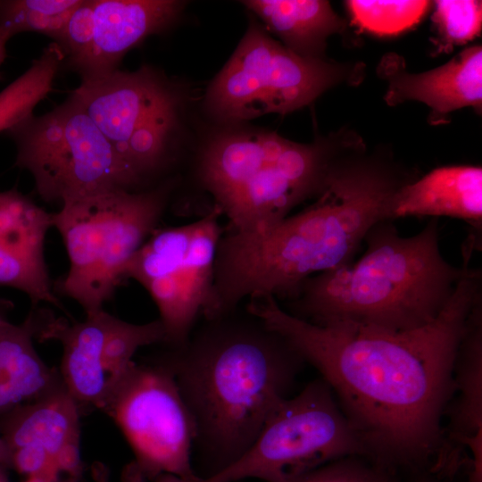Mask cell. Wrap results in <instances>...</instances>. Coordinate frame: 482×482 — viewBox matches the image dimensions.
I'll return each mask as SVG.
<instances>
[{"instance_id": "cell-23", "label": "cell", "mask_w": 482, "mask_h": 482, "mask_svg": "<svg viewBox=\"0 0 482 482\" xmlns=\"http://www.w3.org/2000/svg\"><path fill=\"white\" fill-rule=\"evenodd\" d=\"M350 16L360 29L377 35H395L415 24L430 6L428 1H346Z\"/></svg>"}, {"instance_id": "cell-17", "label": "cell", "mask_w": 482, "mask_h": 482, "mask_svg": "<svg viewBox=\"0 0 482 482\" xmlns=\"http://www.w3.org/2000/svg\"><path fill=\"white\" fill-rule=\"evenodd\" d=\"M455 400L446 409L448 424L435 471L453 477L465 463L473 441L482 437V300L473 308L453 370Z\"/></svg>"}, {"instance_id": "cell-32", "label": "cell", "mask_w": 482, "mask_h": 482, "mask_svg": "<svg viewBox=\"0 0 482 482\" xmlns=\"http://www.w3.org/2000/svg\"><path fill=\"white\" fill-rule=\"evenodd\" d=\"M25 482H49V481L39 476H31V477H28V479Z\"/></svg>"}, {"instance_id": "cell-15", "label": "cell", "mask_w": 482, "mask_h": 482, "mask_svg": "<svg viewBox=\"0 0 482 482\" xmlns=\"http://www.w3.org/2000/svg\"><path fill=\"white\" fill-rule=\"evenodd\" d=\"M378 73L387 81L385 100L389 105L418 101L430 109L429 121L441 124L463 107L481 110L482 47L470 46L448 62L421 73H411L396 54L385 55Z\"/></svg>"}, {"instance_id": "cell-26", "label": "cell", "mask_w": 482, "mask_h": 482, "mask_svg": "<svg viewBox=\"0 0 482 482\" xmlns=\"http://www.w3.org/2000/svg\"><path fill=\"white\" fill-rule=\"evenodd\" d=\"M94 27L93 0H81L70 16L60 39L56 42L64 54V61H68L69 66L75 71L91 49Z\"/></svg>"}, {"instance_id": "cell-27", "label": "cell", "mask_w": 482, "mask_h": 482, "mask_svg": "<svg viewBox=\"0 0 482 482\" xmlns=\"http://www.w3.org/2000/svg\"><path fill=\"white\" fill-rule=\"evenodd\" d=\"M93 482H111L108 468L100 462H95L92 466Z\"/></svg>"}, {"instance_id": "cell-13", "label": "cell", "mask_w": 482, "mask_h": 482, "mask_svg": "<svg viewBox=\"0 0 482 482\" xmlns=\"http://www.w3.org/2000/svg\"><path fill=\"white\" fill-rule=\"evenodd\" d=\"M81 412L65 386L0 417V436L11 455V469L56 482L60 472L77 482Z\"/></svg>"}, {"instance_id": "cell-9", "label": "cell", "mask_w": 482, "mask_h": 482, "mask_svg": "<svg viewBox=\"0 0 482 482\" xmlns=\"http://www.w3.org/2000/svg\"><path fill=\"white\" fill-rule=\"evenodd\" d=\"M142 186L170 163L181 96L149 66L82 78L71 94Z\"/></svg>"}, {"instance_id": "cell-30", "label": "cell", "mask_w": 482, "mask_h": 482, "mask_svg": "<svg viewBox=\"0 0 482 482\" xmlns=\"http://www.w3.org/2000/svg\"><path fill=\"white\" fill-rule=\"evenodd\" d=\"M0 464L7 469H11V455L0 436Z\"/></svg>"}, {"instance_id": "cell-20", "label": "cell", "mask_w": 482, "mask_h": 482, "mask_svg": "<svg viewBox=\"0 0 482 482\" xmlns=\"http://www.w3.org/2000/svg\"><path fill=\"white\" fill-rule=\"evenodd\" d=\"M243 4L293 53L323 59L327 39L345 28V21L322 0H249Z\"/></svg>"}, {"instance_id": "cell-22", "label": "cell", "mask_w": 482, "mask_h": 482, "mask_svg": "<svg viewBox=\"0 0 482 482\" xmlns=\"http://www.w3.org/2000/svg\"><path fill=\"white\" fill-rule=\"evenodd\" d=\"M81 0H11L0 2V26L13 37L37 32L58 42Z\"/></svg>"}, {"instance_id": "cell-10", "label": "cell", "mask_w": 482, "mask_h": 482, "mask_svg": "<svg viewBox=\"0 0 482 482\" xmlns=\"http://www.w3.org/2000/svg\"><path fill=\"white\" fill-rule=\"evenodd\" d=\"M101 411L115 421L134 453L122 482H154L162 475L198 478L192 462L194 422L165 367L134 362Z\"/></svg>"}, {"instance_id": "cell-14", "label": "cell", "mask_w": 482, "mask_h": 482, "mask_svg": "<svg viewBox=\"0 0 482 482\" xmlns=\"http://www.w3.org/2000/svg\"><path fill=\"white\" fill-rule=\"evenodd\" d=\"M51 213L17 190L0 192V286L26 294L34 307L48 303L60 309L44 257Z\"/></svg>"}, {"instance_id": "cell-12", "label": "cell", "mask_w": 482, "mask_h": 482, "mask_svg": "<svg viewBox=\"0 0 482 482\" xmlns=\"http://www.w3.org/2000/svg\"><path fill=\"white\" fill-rule=\"evenodd\" d=\"M70 322L42 311L37 338L62 345L60 375L81 412L102 410L128 370L137 351L162 345L166 332L157 319L144 324L122 320L104 309Z\"/></svg>"}, {"instance_id": "cell-8", "label": "cell", "mask_w": 482, "mask_h": 482, "mask_svg": "<svg viewBox=\"0 0 482 482\" xmlns=\"http://www.w3.org/2000/svg\"><path fill=\"white\" fill-rule=\"evenodd\" d=\"M362 74L359 63L302 57L251 25L211 84L206 104L225 121L286 114L338 84L358 83Z\"/></svg>"}, {"instance_id": "cell-6", "label": "cell", "mask_w": 482, "mask_h": 482, "mask_svg": "<svg viewBox=\"0 0 482 482\" xmlns=\"http://www.w3.org/2000/svg\"><path fill=\"white\" fill-rule=\"evenodd\" d=\"M351 455L368 457L330 386L319 378L284 400L251 446L227 469L205 479L162 475L154 482H296L320 466Z\"/></svg>"}, {"instance_id": "cell-21", "label": "cell", "mask_w": 482, "mask_h": 482, "mask_svg": "<svg viewBox=\"0 0 482 482\" xmlns=\"http://www.w3.org/2000/svg\"><path fill=\"white\" fill-rule=\"evenodd\" d=\"M65 56L55 42L44 48L30 67L0 91V132L33 115V110L53 90Z\"/></svg>"}, {"instance_id": "cell-31", "label": "cell", "mask_w": 482, "mask_h": 482, "mask_svg": "<svg viewBox=\"0 0 482 482\" xmlns=\"http://www.w3.org/2000/svg\"><path fill=\"white\" fill-rule=\"evenodd\" d=\"M7 468L0 464V482H11L7 475Z\"/></svg>"}, {"instance_id": "cell-19", "label": "cell", "mask_w": 482, "mask_h": 482, "mask_svg": "<svg viewBox=\"0 0 482 482\" xmlns=\"http://www.w3.org/2000/svg\"><path fill=\"white\" fill-rule=\"evenodd\" d=\"M40 324L38 310L0 335V417L64 386L59 370L46 365L34 346Z\"/></svg>"}, {"instance_id": "cell-16", "label": "cell", "mask_w": 482, "mask_h": 482, "mask_svg": "<svg viewBox=\"0 0 482 482\" xmlns=\"http://www.w3.org/2000/svg\"><path fill=\"white\" fill-rule=\"evenodd\" d=\"M94 37L78 67L81 79L118 69L122 57L148 36L173 23L184 3L173 0H93Z\"/></svg>"}, {"instance_id": "cell-3", "label": "cell", "mask_w": 482, "mask_h": 482, "mask_svg": "<svg viewBox=\"0 0 482 482\" xmlns=\"http://www.w3.org/2000/svg\"><path fill=\"white\" fill-rule=\"evenodd\" d=\"M355 262L306 278L289 300L290 314L316 325L349 324L402 331L433 321L469 267L443 256L438 219L403 237L391 220L375 224Z\"/></svg>"}, {"instance_id": "cell-33", "label": "cell", "mask_w": 482, "mask_h": 482, "mask_svg": "<svg viewBox=\"0 0 482 482\" xmlns=\"http://www.w3.org/2000/svg\"><path fill=\"white\" fill-rule=\"evenodd\" d=\"M10 323L11 322H9L7 320L0 316V335Z\"/></svg>"}, {"instance_id": "cell-5", "label": "cell", "mask_w": 482, "mask_h": 482, "mask_svg": "<svg viewBox=\"0 0 482 482\" xmlns=\"http://www.w3.org/2000/svg\"><path fill=\"white\" fill-rule=\"evenodd\" d=\"M172 182L142 190L114 189L66 202L51 213L70 261L54 292L86 314L104 309L123 280L125 266L157 229Z\"/></svg>"}, {"instance_id": "cell-2", "label": "cell", "mask_w": 482, "mask_h": 482, "mask_svg": "<svg viewBox=\"0 0 482 482\" xmlns=\"http://www.w3.org/2000/svg\"><path fill=\"white\" fill-rule=\"evenodd\" d=\"M149 358L173 375L195 426L199 479L238 460L289 396L305 362L257 316L237 309L204 319L187 340Z\"/></svg>"}, {"instance_id": "cell-1", "label": "cell", "mask_w": 482, "mask_h": 482, "mask_svg": "<svg viewBox=\"0 0 482 482\" xmlns=\"http://www.w3.org/2000/svg\"><path fill=\"white\" fill-rule=\"evenodd\" d=\"M481 300V270L469 267L439 315L411 330L316 325L290 314L270 295L250 299L245 309L318 370L368 458L416 475L434 472L454 392V360Z\"/></svg>"}, {"instance_id": "cell-7", "label": "cell", "mask_w": 482, "mask_h": 482, "mask_svg": "<svg viewBox=\"0 0 482 482\" xmlns=\"http://www.w3.org/2000/svg\"><path fill=\"white\" fill-rule=\"evenodd\" d=\"M7 133L15 144V164L30 173L46 202L62 205L109 190L143 189L71 95L50 112L31 115Z\"/></svg>"}, {"instance_id": "cell-11", "label": "cell", "mask_w": 482, "mask_h": 482, "mask_svg": "<svg viewBox=\"0 0 482 482\" xmlns=\"http://www.w3.org/2000/svg\"><path fill=\"white\" fill-rule=\"evenodd\" d=\"M220 215L212 208L188 224L157 228L123 270V280H136L156 304L166 332L162 345L184 344L206 309L223 235Z\"/></svg>"}, {"instance_id": "cell-28", "label": "cell", "mask_w": 482, "mask_h": 482, "mask_svg": "<svg viewBox=\"0 0 482 482\" xmlns=\"http://www.w3.org/2000/svg\"><path fill=\"white\" fill-rule=\"evenodd\" d=\"M411 482H449V479L432 473L423 472L412 475Z\"/></svg>"}, {"instance_id": "cell-25", "label": "cell", "mask_w": 482, "mask_h": 482, "mask_svg": "<svg viewBox=\"0 0 482 482\" xmlns=\"http://www.w3.org/2000/svg\"><path fill=\"white\" fill-rule=\"evenodd\" d=\"M296 482H403L394 472L362 455L343 457L307 473Z\"/></svg>"}, {"instance_id": "cell-18", "label": "cell", "mask_w": 482, "mask_h": 482, "mask_svg": "<svg viewBox=\"0 0 482 482\" xmlns=\"http://www.w3.org/2000/svg\"><path fill=\"white\" fill-rule=\"evenodd\" d=\"M406 216L450 217L482 228V169L473 165L436 168L401 185L390 197L386 220Z\"/></svg>"}, {"instance_id": "cell-24", "label": "cell", "mask_w": 482, "mask_h": 482, "mask_svg": "<svg viewBox=\"0 0 482 482\" xmlns=\"http://www.w3.org/2000/svg\"><path fill=\"white\" fill-rule=\"evenodd\" d=\"M432 21L435 53L446 54L478 36L482 27V3L475 0L434 2Z\"/></svg>"}, {"instance_id": "cell-29", "label": "cell", "mask_w": 482, "mask_h": 482, "mask_svg": "<svg viewBox=\"0 0 482 482\" xmlns=\"http://www.w3.org/2000/svg\"><path fill=\"white\" fill-rule=\"evenodd\" d=\"M12 37V34L6 29L0 26V66L6 55V44Z\"/></svg>"}, {"instance_id": "cell-4", "label": "cell", "mask_w": 482, "mask_h": 482, "mask_svg": "<svg viewBox=\"0 0 482 482\" xmlns=\"http://www.w3.org/2000/svg\"><path fill=\"white\" fill-rule=\"evenodd\" d=\"M362 148V140L348 131L312 144L271 132L233 131L205 146L198 176L214 199L213 208L227 216L229 231H262L317 196L335 164Z\"/></svg>"}]
</instances>
